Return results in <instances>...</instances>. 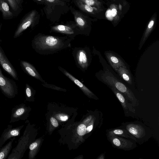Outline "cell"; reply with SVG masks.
<instances>
[{"instance_id": "1", "label": "cell", "mask_w": 159, "mask_h": 159, "mask_svg": "<svg viewBox=\"0 0 159 159\" xmlns=\"http://www.w3.org/2000/svg\"><path fill=\"white\" fill-rule=\"evenodd\" d=\"M71 39L39 33L32 41L33 48L42 55L52 54L70 46Z\"/></svg>"}, {"instance_id": "2", "label": "cell", "mask_w": 159, "mask_h": 159, "mask_svg": "<svg viewBox=\"0 0 159 159\" xmlns=\"http://www.w3.org/2000/svg\"><path fill=\"white\" fill-rule=\"evenodd\" d=\"M97 77L109 87H113L120 92L132 104L134 107L139 105V102L131 90L118 80L108 70H101L97 73Z\"/></svg>"}, {"instance_id": "3", "label": "cell", "mask_w": 159, "mask_h": 159, "mask_svg": "<svg viewBox=\"0 0 159 159\" xmlns=\"http://www.w3.org/2000/svg\"><path fill=\"white\" fill-rule=\"evenodd\" d=\"M119 127L127 130L135 138L136 143L140 144L147 141L152 134L149 127L140 122H124Z\"/></svg>"}, {"instance_id": "4", "label": "cell", "mask_w": 159, "mask_h": 159, "mask_svg": "<svg viewBox=\"0 0 159 159\" xmlns=\"http://www.w3.org/2000/svg\"><path fill=\"white\" fill-rule=\"evenodd\" d=\"M43 11L46 18L54 22L58 21L62 16L70 10L67 3L60 0L56 2H45Z\"/></svg>"}, {"instance_id": "5", "label": "cell", "mask_w": 159, "mask_h": 159, "mask_svg": "<svg viewBox=\"0 0 159 159\" xmlns=\"http://www.w3.org/2000/svg\"><path fill=\"white\" fill-rule=\"evenodd\" d=\"M69 7L73 15L80 34L89 35L91 30L92 22L97 20L89 17L80 11L75 9L71 6Z\"/></svg>"}, {"instance_id": "6", "label": "cell", "mask_w": 159, "mask_h": 159, "mask_svg": "<svg viewBox=\"0 0 159 159\" xmlns=\"http://www.w3.org/2000/svg\"><path fill=\"white\" fill-rule=\"evenodd\" d=\"M40 17V14L36 10H33L25 14L18 24L14 33V38H16L21 36L28 28H34L39 23Z\"/></svg>"}, {"instance_id": "7", "label": "cell", "mask_w": 159, "mask_h": 159, "mask_svg": "<svg viewBox=\"0 0 159 159\" xmlns=\"http://www.w3.org/2000/svg\"><path fill=\"white\" fill-rule=\"evenodd\" d=\"M108 7L111 10L112 20L111 21L116 26L121 20L129 10V5L125 0H117L115 2H106Z\"/></svg>"}, {"instance_id": "8", "label": "cell", "mask_w": 159, "mask_h": 159, "mask_svg": "<svg viewBox=\"0 0 159 159\" xmlns=\"http://www.w3.org/2000/svg\"><path fill=\"white\" fill-rule=\"evenodd\" d=\"M0 89L2 93L9 98H14L18 94V89L16 82L5 76L0 68Z\"/></svg>"}, {"instance_id": "9", "label": "cell", "mask_w": 159, "mask_h": 159, "mask_svg": "<svg viewBox=\"0 0 159 159\" xmlns=\"http://www.w3.org/2000/svg\"><path fill=\"white\" fill-rule=\"evenodd\" d=\"M107 139L112 146L119 149L129 151L137 147L134 140L117 136H107Z\"/></svg>"}, {"instance_id": "10", "label": "cell", "mask_w": 159, "mask_h": 159, "mask_svg": "<svg viewBox=\"0 0 159 159\" xmlns=\"http://www.w3.org/2000/svg\"><path fill=\"white\" fill-rule=\"evenodd\" d=\"M73 1L80 11L89 17L97 20L105 19L106 10L86 5L77 0H73Z\"/></svg>"}, {"instance_id": "11", "label": "cell", "mask_w": 159, "mask_h": 159, "mask_svg": "<svg viewBox=\"0 0 159 159\" xmlns=\"http://www.w3.org/2000/svg\"><path fill=\"white\" fill-rule=\"evenodd\" d=\"M73 55L75 61L79 68L82 70H86L89 66L91 61L90 53L86 48H75Z\"/></svg>"}, {"instance_id": "12", "label": "cell", "mask_w": 159, "mask_h": 159, "mask_svg": "<svg viewBox=\"0 0 159 159\" xmlns=\"http://www.w3.org/2000/svg\"><path fill=\"white\" fill-rule=\"evenodd\" d=\"M51 31L66 34L70 37H73L80 34L75 22L70 21L65 24H58L51 27Z\"/></svg>"}, {"instance_id": "13", "label": "cell", "mask_w": 159, "mask_h": 159, "mask_svg": "<svg viewBox=\"0 0 159 159\" xmlns=\"http://www.w3.org/2000/svg\"><path fill=\"white\" fill-rule=\"evenodd\" d=\"M121 103L125 116L134 117L135 107L120 92L113 87H109Z\"/></svg>"}, {"instance_id": "14", "label": "cell", "mask_w": 159, "mask_h": 159, "mask_svg": "<svg viewBox=\"0 0 159 159\" xmlns=\"http://www.w3.org/2000/svg\"><path fill=\"white\" fill-rule=\"evenodd\" d=\"M29 111V108L24 103L16 105L11 110L10 123L25 120L27 117Z\"/></svg>"}, {"instance_id": "15", "label": "cell", "mask_w": 159, "mask_h": 159, "mask_svg": "<svg viewBox=\"0 0 159 159\" xmlns=\"http://www.w3.org/2000/svg\"><path fill=\"white\" fill-rule=\"evenodd\" d=\"M24 125L12 128V125H8L5 129L0 138V148H1L8 139L20 134L21 130Z\"/></svg>"}, {"instance_id": "16", "label": "cell", "mask_w": 159, "mask_h": 159, "mask_svg": "<svg viewBox=\"0 0 159 159\" xmlns=\"http://www.w3.org/2000/svg\"><path fill=\"white\" fill-rule=\"evenodd\" d=\"M0 65L3 69L14 79L16 80H18V75L15 69L7 58L0 46Z\"/></svg>"}, {"instance_id": "17", "label": "cell", "mask_w": 159, "mask_h": 159, "mask_svg": "<svg viewBox=\"0 0 159 159\" xmlns=\"http://www.w3.org/2000/svg\"><path fill=\"white\" fill-rule=\"evenodd\" d=\"M157 13L155 12L149 20L139 43V50L141 49L146 40L154 29L157 23Z\"/></svg>"}, {"instance_id": "18", "label": "cell", "mask_w": 159, "mask_h": 159, "mask_svg": "<svg viewBox=\"0 0 159 159\" xmlns=\"http://www.w3.org/2000/svg\"><path fill=\"white\" fill-rule=\"evenodd\" d=\"M58 68L66 76L77 85L88 96L96 100L98 99L97 97L89 89L70 73L61 67L59 66Z\"/></svg>"}, {"instance_id": "19", "label": "cell", "mask_w": 159, "mask_h": 159, "mask_svg": "<svg viewBox=\"0 0 159 159\" xmlns=\"http://www.w3.org/2000/svg\"><path fill=\"white\" fill-rule=\"evenodd\" d=\"M104 54L110 65L116 71L120 66H126L125 62L112 52L106 51Z\"/></svg>"}, {"instance_id": "20", "label": "cell", "mask_w": 159, "mask_h": 159, "mask_svg": "<svg viewBox=\"0 0 159 159\" xmlns=\"http://www.w3.org/2000/svg\"><path fill=\"white\" fill-rule=\"evenodd\" d=\"M20 63L21 67L25 72L42 82L45 83L44 80L32 64L25 61H21Z\"/></svg>"}, {"instance_id": "21", "label": "cell", "mask_w": 159, "mask_h": 159, "mask_svg": "<svg viewBox=\"0 0 159 159\" xmlns=\"http://www.w3.org/2000/svg\"><path fill=\"white\" fill-rule=\"evenodd\" d=\"M10 7L9 4L5 0H0V11L4 20H11L16 17Z\"/></svg>"}, {"instance_id": "22", "label": "cell", "mask_w": 159, "mask_h": 159, "mask_svg": "<svg viewBox=\"0 0 159 159\" xmlns=\"http://www.w3.org/2000/svg\"><path fill=\"white\" fill-rule=\"evenodd\" d=\"M107 136L115 135L124 138L132 139L136 141L135 138L125 129L118 128L111 129L106 131Z\"/></svg>"}, {"instance_id": "23", "label": "cell", "mask_w": 159, "mask_h": 159, "mask_svg": "<svg viewBox=\"0 0 159 159\" xmlns=\"http://www.w3.org/2000/svg\"><path fill=\"white\" fill-rule=\"evenodd\" d=\"M119 75L129 84H132V76L126 66H120L116 71Z\"/></svg>"}, {"instance_id": "24", "label": "cell", "mask_w": 159, "mask_h": 159, "mask_svg": "<svg viewBox=\"0 0 159 159\" xmlns=\"http://www.w3.org/2000/svg\"><path fill=\"white\" fill-rule=\"evenodd\" d=\"M10 139V141L4 146L0 148V159H6L8 157L15 137L12 138Z\"/></svg>"}, {"instance_id": "25", "label": "cell", "mask_w": 159, "mask_h": 159, "mask_svg": "<svg viewBox=\"0 0 159 159\" xmlns=\"http://www.w3.org/2000/svg\"><path fill=\"white\" fill-rule=\"evenodd\" d=\"M86 5L106 10V2L103 0H77Z\"/></svg>"}, {"instance_id": "26", "label": "cell", "mask_w": 159, "mask_h": 159, "mask_svg": "<svg viewBox=\"0 0 159 159\" xmlns=\"http://www.w3.org/2000/svg\"><path fill=\"white\" fill-rule=\"evenodd\" d=\"M9 4L12 11L16 16L19 15L23 10V8L20 7L16 0H5Z\"/></svg>"}, {"instance_id": "27", "label": "cell", "mask_w": 159, "mask_h": 159, "mask_svg": "<svg viewBox=\"0 0 159 159\" xmlns=\"http://www.w3.org/2000/svg\"><path fill=\"white\" fill-rule=\"evenodd\" d=\"M33 89L28 84H25V89L26 100H30L33 95Z\"/></svg>"}, {"instance_id": "28", "label": "cell", "mask_w": 159, "mask_h": 159, "mask_svg": "<svg viewBox=\"0 0 159 159\" xmlns=\"http://www.w3.org/2000/svg\"><path fill=\"white\" fill-rule=\"evenodd\" d=\"M86 130V126L84 124H81L79 125L77 128V133L79 135L82 136L85 134Z\"/></svg>"}, {"instance_id": "29", "label": "cell", "mask_w": 159, "mask_h": 159, "mask_svg": "<svg viewBox=\"0 0 159 159\" xmlns=\"http://www.w3.org/2000/svg\"><path fill=\"white\" fill-rule=\"evenodd\" d=\"M37 146L38 143L36 142H34L31 143L29 147V149L30 151V153L35 149Z\"/></svg>"}, {"instance_id": "30", "label": "cell", "mask_w": 159, "mask_h": 159, "mask_svg": "<svg viewBox=\"0 0 159 159\" xmlns=\"http://www.w3.org/2000/svg\"><path fill=\"white\" fill-rule=\"evenodd\" d=\"M50 120L52 125L55 127H57L58 125V124L56 120L54 117H52L50 118Z\"/></svg>"}, {"instance_id": "31", "label": "cell", "mask_w": 159, "mask_h": 159, "mask_svg": "<svg viewBox=\"0 0 159 159\" xmlns=\"http://www.w3.org/2000/svg\"><path fill=\"white\" fill-rule=\"evenodd\" d=\"M34 2L39 4L44 5L45 3L44 0H33Z\"/></svg>"}, {"instance_id": "32", "label": "cell", "mask_w": 159, "mask_h": 159, "mask_svg": "<svg viewBox=\"0 0 159 159\" xmlns=\"http://www.w3.org/2000/svg\"><path fill=\"white\" fill-rule=\"evenodd\" d=\"M93 124H91V125L88 126L86 128V130L87 131L89 132L91 131L93 129Z\"/></svg>"}, {"instance_id": "33", "label": "cell", "mask_w": 159, "mask_h": 159, "mask_svg": "<svg viewBox=\"0 0 159 159\" xmlns=\"http://www.w3.org/2000/svg\"><path fill=\"white\" fill-rule=\"evenodd\" d=\"M60 120L62 121H65L68 119V117L66 116H62L60 117Z\"/></svg>"}, {"instance_id": "34", "label": "cell", "mask_w": 159, "mask_h": 159, "mask_svg": "<svg viewBox=\"0 0 159 159\" xmlns=\"http://www.w3.org/2000/svg\"><path fill=\"white\" fill-rule=\"evenodd\" d=\"M24 0H16L18 5L21 7L23 8L22 4L24 2Z\"/></svg>"}, {"instance_id": "35", "label": "cell", "mask_w": 159, "mask_h": 159, "mask_svg": "<svg viewBox=\"0 0 159 159\" xmlns=\"http://www.w3.org/2000/svg\"><path fill=\"white\" fill-rule=\"evenodd\" d=\"M98 159H104V154H101L99 156V157L98 158Z\"/></svg>"}, {"instance_id": "36", "label": "cell", "mask_w": 159, "mask_h": 159, "mask_svg": "<svg viewBox=\"0 0 159 159\" xmlns=\"http://www.w3.org/2000/svg\"><path fill=\"white\" fill-rule=\"evenodd\" d=\"M60 0L62 1L65 2H66L67 3H70L71 1V0Z\"/></svg>"}, {"instance_id": "37", "label": "cell", "mask_w": 159, "mask_h": 159, "mask_svg": "<svg viewBox=\"0 0 159 159\" xmlns=\"http://www.w3.org/2000/svg\"><path fill=\"white\" fill-rule=\"evenodd\" d=\"M106 1V2H116L117 0H104Z\"/></svg>"}, {"instance_id": "38", "label": "cell", "mask_w": 159, "mask_h": 159, "mask_svg": "<svg viewBox=\"0 0 159 159\" xmlns=\"http://www.w3.org/2000/svg\"><path fill=\"white\" fill-rule=\"evenodd\" d=\"M2 24L0 22V32L1 29V28L2 27Z\"/></svg>"}, {"instance_id": "39", "label": "cell", "mask_w": 159, "mask_h": 159, "mask_svg": "<svg viewBox=\"0 0 159 159\" xmlns=\"http://www.w3.org/2000/svg\"></svg>"}]
</instances>
